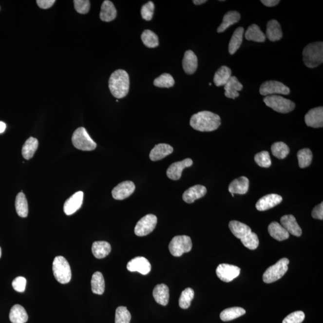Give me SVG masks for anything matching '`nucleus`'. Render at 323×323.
<instances>
[{
    "mask_svg": "<svg viewBox=\"0 0 323 323\" xmlns=\"http://www.w3.org/2000/svg\"><path fill=\"white\" fill-rule=\"evenodd\" d=\"M259 92L262 95L266 96L276 94L287 95L290 94V90L289 88L280 81L269 80L262 84Z\"/></svg>",
    "mask_w": 323,
    "mask_h": 323,
    "instance_id": "nucleus-10",
    "label": "nucleus"
},
{
    "mask_svg": "<svg viewBox=\"0 0 323 323\" xmlns=\"http://www.w3.org/2000/svg\"><path fill=\"white\" fill-rule=\"evenodd\" d=\"M268 232L273 238L279 241L287 240L289 238V233L277 222L270 223L268 227Z\"/></svg>",
    "mask_w": 323,
    "mask_h": 323,
    "instance_id": "nucleus-29",
    "label": "nucleus"
},
{
    "mask_svg": "<svg viewBox=\"0 0 323 323\" xmlns=\"http://www.w3.org/2000/svg\"><path fill=\"white\" fill-rule=\"evenodd\" d=\"M1 256V248L0 247V257Z\"/></svg>",
    "mask_w": 323,
    "mask_h": 323,
    "instance_id": "nucleus-55",
    "label": "nucleus"
},
{
    "mask_svg": "<svg viewBox=\"0 0 323 323\" xmlns=\"http://www.w3.org/2000/svg\"><path fill=\"white\" fill-rule=\"evenodd\" d=\"M141 38L144 45L149 48H154L159 46L158 37L153 31L149 30L144 31Z\"/></svg>",
    "mask_w": 323,
    "mask_h": 323,
    "instance_id": "nucleus-39",
    "label": "nucleus"
},
{
    "mask_svg": "<svg viewBox=\"0 0 323 323\" xmlns=\"http://www.w3.org/2000/svg\"><path fill=\"white\" fill-rule=\"evenodd\" d=\"M312 217L315 219H323V203L318 205L317 206L312 210Z\"/></svg>",
    "mask_w": 323,
    "mask_h": 323,
    "instance_id": "nucleus-50",
    "label": "nucleus"
},
{
    "mask_svg": "<svg viewBox=\"0 0 323 323\" xmlns=\"http://www.w3.org/2000/svg\"><path fill=\"white\" fill-rule=\"evenodd\" d=\"M192 248L191 238L188 236H176L172 238L169 245L170 253L175 257H180L188 253Z\"/></svg>",
    "mask_w": 323,
    "mask_h": 323,
    "instance_id": "nucleus-9",
    "label": "nucleus"
},
{
    "mask_svg": "<svg viewBox=\"0 0 323 323\" xmlns=\"http://www.w3.org/2000/svg\"><path fill=\"white\" fill-rule=\"evenodd\" d=\"M109 87L115 98H124L130 91V77L128 73L123 70H115L110 76Z\"/></svg>",
    "mask_w": 323,
    "mask_h": 323,
    "instance_id": "nucleus-3",
    "label": "nucleus"
},
{
    "mask_svg": "<svg viewBox=\"0 0 323 323\" xmlns=\"http://www.w3.org/2000/svg\"><path fill=\"white\" fill-rule=\"evenodd\" d=\"M131 315L127 307L119 306L116 309L115 323H130Z\"/></svg>",
    "mask_w": 323,
    "mask_h": 323,
    "instance_id": "nucleus-44",
    "label": "nucleus"
},
{
    "mask_svg": "<svg viewBox=\"0 0 323 323\" xmlns=\"http://www.w3.org/2000/svg\"><path fill=\"white\" fill-rule=\"evenodd\" d=\"M184 71L188 75H193L198 68V57L193 51L189 50L185 52L182 62Z\"/></svg>",
    "mask_w": 323,
    "mask_h": 323,
    "instance_id": "nucleus-21",
    "label": "nucleus"
},
{
    "mask_svg": "<svg viewBox=\"0 0 323 323\" xmlns=\"http://www.w3.org/2000/svg\"><path fill=\"white\" fill-rule=\"evenodd\" d=\"M209 86H211V83H209Z\"/></svg>",
    "mask_w": 323,
    "mask_h": 323,
    "instance_id": "nucleus-56",
    "label": "nucleus"
},
{
    "mask_svg": "<svg viewBox=\"0 0 323 323\" xmlns=\"http://www.w3.org/2000/svg\"><path fill=\"white\" fill-rule=\"evenodd\" d=\"M174 151L169 144L161 143L157 144L152 150L149 157L152 161H158L171 154Z\"/></svg>",
    "mask_w": 323,
    "mask_h": 323,
    "instance_id": "nucleus-22",
    "label": "nucleus"
},
{
    "mask_svg": "<svg viewBox=\"0 0 323 323\" xmlns=\"http://www.w3.org/2000/svg\"><path fill=\"white\" fill-rule=\"evenodd\" d=\"M246 40L263 43L266 40V36L262 32L258 25L253 24L248 28L246 31Z\"/></svg>",
    "mask_w": 323,
    "mask_h": 323,
    "instance_id": "nucleus-32",
    "label": "nucleus"
},
{
    "mask_svg": "<svg viewBox=\"0 0 323 323\" xmlns=\"http://www.w3.org/2000/svg\"><path fill=\"white\" fill-rule=\"evenodd\" d=\"M207 0H193V2L195 5H201L206 3Z\"/></svg>",
    "mask_w": 323,
    "mask_h": 323,
    "instance_id": "nucleus-54",
    "label": "nucleus"
},
{
    "mask_svg": "<svg viewBox=\"0 0 323 323\" xmlns=\"http://www.w3.org/2000/svg\"><path fill=\"white\" fill-rule=\"evenodd\" d=\"M207 189L202 185H195L186 190L183 195V201L188 204H191L197 199L206 195Z\"/></svg>",
    "mask_w": 323,
    "mask_h": 323,
    "instance_id": "nucleus-20",
    "label": "nucleus"
},
{
    "mask_svg": "<svg viewBox=\"0 0 323 323\" xmlns=\"http://www.w3.org/2000/svg\"><path fill=\"white\" fill-rule=\"evenodd\" d=\"M190 125L196 131L211 132L219 128L221 119L219 115L211 112H200L191 117Z\"/></svg>",
    "mask_w": 323,
    "mask_h": 323,
    "instance_id": "nucleus-1",
    "label": "nucleus"
},
{
    "mask_svg": "<svg viewBox=\"0 0 323 323\" xmlns=\"http://www.w3.org/2000/svg\"><path fill=\"white\" fill-rule=\"evenodd\" d=\"M75 8L80 14H86L90 10V1L88 0H75L74 1Z\"/></svg>",
    "mask_w": 323,
    "mask_h": 323,
    "instance_id": "nucleus-48",
    "label": "nucleus"
},
{
    "mask_svg": "<svg viewBox=\"0 0 323 323\" xmlns=\"http://www.w3.org/2000/svg\"><path fill=\"white\" fill-rule=\"evenodd\" d=\"M244 29L239 27L233 33L229 44V52L233 55L238 51L243 43Z\"/></svg>",
    "mask_w": 323,
    "mask_h": 323,
    "instance_id": "nucleus-34",
    "label": "nucleus"
},
{
    "mask_svg": "<svg viewBox=\"0 0 323 323\" xmlns=\"http://www.w3.org/2000/svg\"><path fill=\"white\" fill-rule=\"evenodd\" d=\"M153 84L156 87L170 88L174 85L175 81L171 75L168 74V73H164L159 77L155 78Z\"/></svg>",
    "mask_w": 323,
    "mask_h": 323,
    "instance_id": "nucleus-42",
    "label": "nucleus"
},
{
    "mask_svg": "<svg viewBox=\"0 0 323 323\" xmlns=\"http://www.w3.org/2000/svg\"><path fill=\"white\" fill-rule=\"evenodd\" d=\"M39 7L43 9L51 8L55 4V0H38L36 1Z\"/></svg>",
    "mask_w": 323,
    "mask_h": 323,
    "instance_id": "nucleus-51",
    "label": "nucleus"
},
{
    "mask_svg": "<svg viewBox=\"0 0 323 323\" xmlns=\"http://www.w3.org/2000/svg\"><path fill=\"white\" fill-rule=\"evenodd\" d=\"M254 160L259 166L263 168H269L272 164L269 152L263 151L256 154Z\"/></svg>",
    "mask_w": 323,
    "mask_h": 323,
    "instance_id": "nucleus-45",
    "label": "nucleus"
},
{
    "mask_svg": "<svg viewBox=\"0 0 323 323\" xmlns=\"http://www.w3.org/2000/svg\"><path fill=\"white\" fill-rule=\"evenodd\" d=\"M192 165L193 161L190 158L173 163L167 171V177L171 180H178L182 177L183 170L191 167Z\"/></svg>",
    "mask_w": 323,
    "mask_h": 323,
    "instance_id": "nucleus-15",
    "label": "nucleus"
},
{
    "mask_svg": "<svg viewBox=\"0 0 323 323\" xmlns=\"http://www.w3.org/2000/svg\"><path fill=\"white\" fill-rule=\"evenodd\" d=\"M156 215L148 214L141 219L135 227L134 232L138 236H146L153 232L157 225Z\"/></svg>",
    "mask_w": 323,
    "mask_h": 323,
    "instance_id": "nucleus-11",
    "label": "nucleus"
},
{
    "mask_svg": "<svg viewBox=\"0 0 323 323\" xmlns=\"http://www.w3.org/2000/svg\"><path fill=\"white\" fill-rule=\"evenodd\" d=\"M225 95L228 98L235 99L240 96L239 91L243 89V86L235 76H232L228 83L224 86Z\"/></svg>",
    "mask_w": 323,
    "mask_h": 323,
    "instance_id": "nucleus-23",
    "label": "nucleus"
},
{
    "mask_svg": "<svg viewBox=\"0 0 323 323\" xmlns=\"http://www.w3.org/2000/svg\"><path fill=\"white\" fill-rule=\"evenodd\" d=\"M38 146V139L30 137L23 144L22 149V154L25 159L29 160L34 156Z\"/></svg>",
    "mask_w": 323,
    "mask_h": 323,
    "instance_id": "nucleus-37",
    "label": "nucleus"
},
{
    "mask_svg": "<svg viewBox=\"0 0 323 323\" xmlns=\"http://www.w3.org/2000/svg\"><path fill=\"white\" fill-rule=\"evenodd\" d=\"M135 186L131 181H125L113 189L112 196L115 200H123L134 192Z\"/></svg>",
    "mask_w": 323,
    "mask_h": 323,
    "instance_id": "nucleus-13",
    "label": "nucleus"
},
{
    "mask_svg": "<svg viewBox=\"0 0 323 323\" xmlns=\"http://www.w3.org/2000/svg\"><path fill=\"white\" fill-rule=\"evenodd\" d=\"M282 201V197L277 194H269L260 199L256 203V207L259 211H266L278 206Z\"/></svg>",
    "mask_w": 323,
    "mask_h": 323,
    "instance_id": "nucleus-18",
    "label": "nucleus"
},
{
    "mask_svg": "<svg viewBox=\"0 0 323 323\" xmlns=\"http://www.w3.org/2000/svg\"><path fill=\"white\" fill-rule=\"evenodd\" d=\"M298 156L299 165L301 169L308 167L311 165L312 160V153L309 149H304L298 152Z\"/></svg>",
    "mask_w": 323,
    "mask_h": 323,
    "instance_id": "nucleus-41",
    "label": "nucleus"
},
{
    "mask_svg": "<svg viewBox=\"0 0 323 323\" xmlns=\"http://www.w3.org/2000/svg\"><path fill=\"white\" fill-rule=\"evenodd\" d=\"M266 38L270 41H276L283 38L282 28L279 22L276 20H270L267 23Z\"/></svg>",
    "mask_w": 323,
    "mask_h": 323,
    "instance_id": "nucleus-25",
    "label": "nucleus"
},
{
    "mask_svg": "<svg viewBox=\"0 0 323 323\" xmlns=\"http://www.w3.org/2000/svg\"><path fill=\"white\" fill-rule=\"evenodd\" d=\"M281 225L287 231L289 234L296 236H300L303 233V230L298 223H297L296 218L293 215H285L281 218Z\"/></svg>",
    "mask_w": 323,
    "mask_h": 323,
    "instance_id": "nucleus-19",
    "label": "nucleus"
},
{
    "mask_svg": "<svg viewBox=\"0 0 323 323\" xmlns=\"http://www.w3.org/2000/svg\"><path fill=\"white\" fill-rule=\"evenodd\" d=\"M195 292L192 288H187L182 291L179 299V306L181 308L186 309L189 308L190 306L191 301H192Z\"/></svg>",
    "mask_w": 323,
    "mask_h": 323,
    "instance_id": "nucleus-43",
    "label": "nucleus"
},
{
    "mask_svg": "<svg viewBox=\"0 0 323 323\" xmlns=\"http://www.w3.org/2000/svg\"><path fill=\"white\" fill-rule=\"evenodd\" d=\"M6 123L2 122H0V133H4V131L6 130Z\"/></svg>",
    "mask_w": 323,
    "mask_h": 323,
    "instance_id": "nucleus-53",
    "label": "nucleus"
},
{
    "mask_svg": "<svg viewBox=\"0 0 323 323\" xmlns=\"http://www.w3.org/2000/svg\"><path fill=\"white\" fill-rule=\"evenodd\" d=\"M229 229L235 237L240 239L241 243L249 249H256L258 247L259 240L255 233L244 223L232 220L229 224Z\"/></svg>",
    "mask_w": 323,
    "mask_h": 323,
    "instance_id": "nucleus-2",
    "label": "nucleus"
},
{
    "mask_svg": "<svg viewBox=\"0 0 323 323\" xmlns=\"http://www.w3.org/2000/svg\"><path fill=\"white\" fill-rule=\"evenodd\" d=\"M27 285V280L25 277H18L13 281L12 287L18 292H24Z\"/></svg>",
    "mask_w": 323,
    "mask_h": 323,
    "instance_id": "nucleus-49",
    "label": "nucleus"
},
{
    "mask_svg": "<svg viewBox=\"0 0 323 323\" xmlns=\"http://www.w3.org/2000/svg\"><path fill=\"white\" fill-rule=\"evenodd\" d=\"M304 317L305 316L304 312L295 311L286 317L282 323H302L304 322Z\"/></svg>",
    "mask_w": 323,
    "mask_h": 323,
    "instance_id": "nucleus-47",
    "label": "nucleus"
},
{
    "mask_svg": "<svg viewBox=\"0 0 323 323\" xmlns=\"http://www.w3.org/2000/svg\"><path fill=\"white\" fill-rule=\"evenodd\" d=\"M72 143L76 148L83 151H92L96 148V144L89 136L83 127L78 128L72 136Z\"/></svg>",
    "mask_w": 323,
    "mask_h": 323,
    "instance_id": "nucleus-8",
    "label": "nucleus"
},
{
    "mask_svg": "<svg viewBox=\"0 0 323 323\" xmlns=\"http://www.w3.org/2000/svg\"><path fill=\"white\" fill-rule=\"evenodd\" d=\"M240 267L229 264H223L218 266L216 274L220 280L225 283L232 282L240 274Z\"/></svg>",
    "mask_w": 323,
    "mask_h": 323,
    "instance_id": "nucleus-12",
    "label": "nucleus"
},
{
    "mask_svg": "<svg viewBox=\"0 0 323 323\" xmlns=\"http://www.w3.org/2000/svg\"><path fill=\"white\" fill-rule=\"evenodd\" d=\"M303 55L304 64L307 67L314 68L319 66L323 62V42L308 44L304 47Z\"/></svg>",
    "mask_w": 323,
    "mask_h": 323,
    "instance_id": "nucleus-4",
    "label": "nucleus"
},
{
    "mask_svg": "<svg viewBox=\"0 0 323 323\" xmlns=\"http://www.w3.org/2000/svg\"><path fill=\"white\" fill-rule=\"evenodd\" d=\"M232 77V72L229 67L222 66L215 72L214 82L215 86H225Z\"/></svg>",
    "mask_w": 323,
    "mask_h": 323,
    "instance_id": "nucleus-33",
    "label": "nucleus"
},
{
    "mask_svg": "<svg viewBox=\"0 0 323 323\" xmlns=\"http://www.w3.org/2000/svg\"><path fill=\"white\" fill-rule=\"evenodd\" d=\"M304 121L309 127L319 128L323 127V107L310 110L304 117Z\"/></svg>",
    "mask_w": 323,
    "mask_h": 323,
    "instance_id": "nucleus-16",
    "label": "nucleus"
},
{
    "mask_svg": "<svg viewBox=\"0 0 323 323\" xmlns=\"http://www.w3.org/2000/svg\"><path fill=\"white\" fill-rule=\"evenodd\" d=\"M154 4L152 1H149L141 7V14L143 19L147 21L151 20L153 18Z\"/></svg>",
    "mask_w": 323,
    "mask_h": 323,
    "instance_id": "nucleus-46",
    "label": "nucleus"
},
{
    "mask_svg": "<svg viewBox=\"0 0 323 323\" xmlns=\"http://www.w3.org/2000/svg\"><path fill=\"white\" fill-rule=\"evenodd\" d=\"M288 264H289V260L287 258H283L275 265L269 267L263 275L264 282L270 284L280 280L287 272Z\"/></svg>",
    "mask_w": 323,
    "mask_h": 323,
    "instance_id": "nucleus-7",
    "label": "nucleus"
},
{
    "mask_svg": "<svg viewBox=\"0 0 323 323\" xmlns=\"http://www.w3.org/2000/svg\"><path fill=\"white\" fill-rule=\"evenodd\" d=\"M152 266L148 259L144 257H136L128 263L127 269L130 272H138L147 275L151 272Z\"/></svg>",
    "mask_w": 323,
    "mask_h": 323,
    "instance_id": "nucleus-14",
    "label": "nucleus"
},
{
    "mask_svg": "<svg viewBox=\"0 0 323 323\" xmlns=\"http://www.w3.org/2000/svg\"><path fill=\"white\" fill-rule=\"evenodd\" d=\"M84 193L79 191L73 195L65 201L64 211L67 215H72L81 208L83 201Z\"/></svg>",
    "mask_w": 323,
    "mask_h": 323,
    "instance_id": "nucleus-17",
    "label": "nucleus"
},
{
    "mask_svg": "<svg viewBox=\"0 0 323 323\" xmlns=\"http://www.w3.org/2000/svg\"><path fill=\"white\" fill-rule=\"evenodd\" d=\"M154 300L157 304L162 306H166L169 304L170 298L169 288L164 284L158 285L154 287L153 291Z\"/></svg>",
    "mask_w": 323,
    "mask_h": 323,
    "instance_id": "nucleus-26",
    "label": "nucleus"
},
{
    "mask_svg": "<svg viewBox=\"0 0 323 323\" xmlns=\"http://www.w3.org/2000/svg\"><path fill=\"white\" fill-rule=\"evenodd\" d=\"M111 250V246L106 241H96L92 247V251L97 259L104 258L109 255Z\"/></svg>",
    "mask_w": 323,
    "mask_h": 323,
    "instance_id": "nucleus-31",
    "label": "nucleus"
},
{
    "mask_svg": "<svg viewBox=\"0 0 323 323\" xmlns=\"http://www.w3.org/2000/svg\"><path fill=\"white\" fill-rule=\"evenodd\" d=\"M52 270L56 280L59 283L67 284L72 279V270L66 259L62 256H57L54 259Z\"/></svg>",
    "mask_w": 323,
    "mask_h": 323,
    "instance_id": "nucleus-5",
    "label": "nucleus"
},
{
    "mask_svg": "<svg viewBox=\"0 0 323 323\" xmlns=\"http://www.w3.org/2000/svg\"><path fill=\"white\" fill-rule=\"evenodd\" d=\"M9 319L12 323H25L28 321V316L22 306L15 304L10 310Z\"/></svg>",
    "mask_w": 323,
    "mask_h": 323,
    "instance_id": "nucleus-28",
    "label": "nucleus"
},
{
    "mask_svg": "<svg viewBox=\"0 0 323 323\" xmlns=\"http://www.w3.org/2000/svg\"><path fill=\"white\" fill-rule=\"evenodd\" d=\"M271 151L272 154L277 158L283 159L289 153L290 149L287 144L283 142H277L272 144Z\"/></svg>",
    "mask_w": 323,
    "mask_h": 323,
    "instance_id": "nucleus-40",
    "label": "nucleus"
},
{
    "mask_svg": "<svg viewBox=\"0 0 323 323\" xmlns=\"http://www.w3.org/2000/svg\"><path fill=\"white\" fill-rule=\"evenodd\" d=\"M92 291L94 294L101 295L105 290V281L100 272H95L91 280Z\"/></svg>",
    "mask_w": 323,
    "mask_h": 323,
    "instance_id": "nucleus-36",
    "label": "nucleus"
},
{
    "mask_svg": "<svg viewBox=\"0 0 323 323\" xmlns=\"http://www.w3.org/2000/svg\"><path fill=\"white\" fill-rule=\"evenodd\" d=\"M117 17V10L114 3L109 0L102 2L99 17L104 22H109L115 19Z\"/></svg>",
    "mask_w": 323,
    "mask_h": 323,
    "instance_id": "nucleus-24",
    "label": "nucleus"
},
{
    "mask_svg": "<svg viewBox=\"0 0 323 323\" xmlns=\"http://www.w3.org/2000/svg\"><path fill=\"white\" fill-rule=\"evenodd\" d=\"M241 19L240 13L236 11H230L226 14L223 17L221 25L217 28V33L224 32L231 25L239 22Z\"/></svg>",
    "mask_w": 323,
    "mask_h": 323,
    "instance_id": "nucleus-30",
    "label": "nucleus"
},
{
    "mask_svg": "<svg viewBox=\"0 0 323 323\" xmlns=\"http://www.w3.org/2000/svg\"><path fill=\"white\" fill-rule=\"evenodd\" d=\"M15 208L19 216L27 217L28 214V206L27 198L24 193L20 192L18 194L15 200Z\"/></svg>",
    "mask_w": 323,
    "mask_h": 323,
    "instance_id": "nucleus-38",
    "label": "nucleus"
},
{
    "mask_svg": "<svg viewBox=\"0 0 323 323\" xmlns=\"http://www.w3.org/2000/svg\"><path fill=\"white\" fill-rule=\"evenodd\" d=\"M280 0H262L261 2L267 7H274L279 4Z\"/></svg>",
    "mask_w": 323,
    "mask_h": 323,
    "instance_id": "nucleus-52",
    "label": "nucleus"
},
{
    "mask_svg": "<svg viewBox=\"0 0 323 323\" xmlns=\"http://www.w3.org/2000/svg\"><path fill=\"white\" fill-rule=\"evenodd\" d=\"M249 189V180L246 177H241L231 182L229 186V192L232 194L244 195L247 193Z\"/></svg>",
    "mask_w": 323,
    "mask_h": 323,
    "instance_id": "nucleus-27",
    "label": "nucleus"
},
{
    "mask_svg": "<svg viewBox=\"0 0 323 323\" xmlns=\"http://www.w3.org/2000/svg\"><path fill=\"white\" fill-rule=\"evenodd\" d=\"M246 312V310L240 307H232L223 310L220 317L223 322H229L243 316Z\"/></svg>",
    "mask_w": 323,
    "mask_h": 323,
    "instance_id": "nucleus-35",
    "label": "nucleus"
},
{
    "mask_svg": "<svg viewBox=\"0 0 323 323\" xmlns=\"http://www.w3.org/2000/svg\"><path fill=\"white\" fill-rule=\"evenodd\" d=\"M264 101L267 107L280 114H288L293 111L296 107L295 102L278 95L266 96Z\"/></svg>",
    "mask_w": 323,
    "mask_h": 323,
    "instance_id": "nucleus-6",
    "label": "nucleus"
}]
</instances>
